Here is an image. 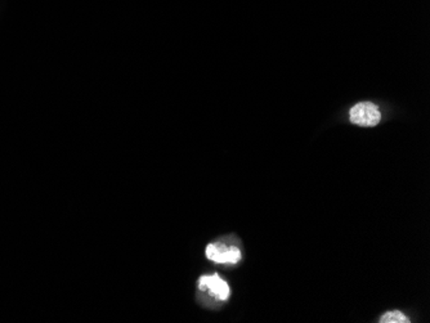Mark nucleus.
<instances>
[{
    "instance_id": "nucleus-4",
    "label": "nucleus",
    "mask_w": 430,
    "mask_h": 323,
    "mask_svg": "<svg viewBox=\"0 0 430 323\" xmlns=\"http://www.w3.org/2000/svg\"><path fill=\"white\" fill-rule=\"evenodd\" d=\"M380 323H409L411 321L409 319V317L404 316L402 312L399 310H392L385 313L384 316L380 318Z\"/></svg>"
},
{
    "instance_id": "nucleus-1",
    "label": "nucleus",
    "mask_w": 430,
    "mask_h": 323,
    "mask_svg": "<svg viewBox=\"0 0 430 323\" xmlns=\"http://www.w3.org/2000/svg\"><path fill=\"white\" fill-rule=\"evenodd\" d=\"M205 255L209 261H214L216 264H237L243 256L240 248L227 245L222 241L209 243L205 248Z\"/></svg>"
},
{
    "instance_id": "nucleus-2",
    "label": "nucleus",
    "mask_w": 430,
    "mask_h": 323,
    "mask_svg": "<svg viewBox=\"0 0 430 323\" xmlns=\"http://www.w3.org/2000/svg\"><path fill=\"white\" fill-rule=\"evenodd\" d=\"M349 119L358 126H376L382 120V114L377 106L371 102L354 104L349 111Z\"/></svg>"
},
{
    "instance_id": "nucleus-3",
    "label": "nucleus",
    "mask_w": 430,
    "mask_h": 323,
    "mask_svg": "<svg viewBox=\"0 0 430 323\" xmlns=\"http://www.w3.org/2000/svg\"><path fill=\"white\" fill-rule=\"evenodd\" d=\"M199 289L208 292L215 300L226 302L231 295L228 283L223 280L218 273L211 275H202L199 280Z\"/></svg>"
}]
</instances>
